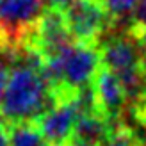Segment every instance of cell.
Returning <instances> with one entry per match:
<instances>
[{
  "label": "cell",
  "instance_id": "cell-9",
  "mask_svg": "<svg viewBox=\"0 0 146 146\" xmlns=\"http://www.w3.org/2000/svg\"><path fill=\"white\" fill-rule=\"evenodd\" d=\"M112 125L100 112L80 114L73 127L68 146H105L111 137Z\"/></svg>",
  "mask_w": 146,
  "mask_h": 146
},
{
  "label": "cell",
  "instance_id": "cell-18",
  "mask_svg": "<svg viewBox=\"0 0 146 146\" xmlns=\"http://www.w3.org/2000/svg\"><path fill=\"white\" fill-rule=\"evenodd\" d=\"M62 146H68V144H62Z\"/></svg>",
  "mask_w": 146,
  "mask_h": 146
},
{
  "label": "cell",
  "instance_id": "cell-14",
  "mask_svg": "<svg viewBox=\"0 0 146 146\" xmlns=\"http://www.w3.org/2000/svg\"><path fill=\"white\" fill-rule=\"evenodd\" d=\"M130 111H132V116L135 118V121L146 130V98H143L137 105L130 107Z\"/></svg>",
  "mask_w": 146,
  "mask_h": 146
},
{
  "label": "cell",
  "instance_id": "cell-2",
  "mask_svg": "<svg viewBox=\"0 0 146 146\" xmlns=\"http://www.w3.org/2000/svg\"><path fill=\"white\" fill-rule=\"evenodd\" d=\"M45 13V0H0V54L7 59L31 39Z\"/></svg>",
  "mask_w": 146,
  "mask_h": 146
},
{
  "label": "cell",
  "instance_id": "cell-6",
  "mask_svg": "<svg viewBox=\"0 0 146 146\" xmlns=\"http://www.w3.org/2000/svg\"><path fill=\"white\" fill-rule=\"evenodd\" d=\"M98 52L102 66L112 71L114 75H121L144 66L146 50L143 43L128 31L121 36L104 41L98 46Z\"/></svg>",
  "mask_w": 146,
  "mask_h": 146
},
{
  "label": "cell",
  "instance_id": "cell-15",
  "mask_svg": "<svg viewBox=\"0 0 146 146\" xmlns=\"http://www.w3.org/2000/svg\"><path fill=\"white\" fill-rule=\"evenodd\" d=\"M0 146H9V125L0 119Z\"/></svg>",
  "mask_w": 146,
  "mask_h": 146
},
{
  "label": "cell",
  "instance_id": "cell-4",
  "mask_svg": "<svg viewBox=\"0 0 146 146\" xmlns=\"http://www.w3.org/2000/svg\"><path fill=\"white\" fill-rule=\"evenodd\" d=\"M27 43L38 48L45 59L61 57L75 45L70 34L66 18H64V13L61 9H52V7L45 9L34 34Z\"/></svg>",
  "mask_w": 146,
  "mask_h": 146
},
{
  "label": "cell",
  "instance_id": "cell-5",
  "mask_svg": "<svg viewBox=\"0 0 146 146\" xmlns=\"http://www.w3.org/2000/svg\"><path fill=\"white\" fill-rule=\"evenodd\" d=\"M64 89L70 94H77L82 87L93 84L96 73L102 68L98 46L91 45H73L61 57Z\"/></svg>",
  "mask_w": 146,
  "mask_h": 146
},
{
  "label": "cell",
  "instance_id": "cell-8",
  "mask_svg": "<svg viewBox=\"0 0 146 146\" xmlns=\"http://www.w3.org/2000/svg\"><path fill=\"white\" fill-rule=\"evenodd\" d=\"M93 91H94V98H96L98 112L105 116L111 123L119 121L123 112L128 107L119 78L112 71L102 66L93 80Z\"/></svg>",
  "mask_w": 146,
  "mask_h": 146
},
{
  "label": "cell",
  "instance_id": "cell-17",
  "mask_svg": "<svg viewBox=\"0 0 146 146\" xmlns=\"http://www.w3.org/2000/svg\"><path fill=\"white\" fill-rule=\"evenodd\" d=\"M105 146H112V144H111V143H107V144H105Z\"/></svg>",
  "mask_w": 146,
  "mask_h": 146
},
{
  "label": "cell",
  "instance_id": "cell-13",
  "mask_svg": "<svg viewBox=\"0 0 146 146\" xmlns=\"http://www.w3.org/2000/svg\"><path fill=\"white\" fill-rule=\"evenodd\" d=\"M7 80H9V70H7V62H5V55L0 54V104H2L5 87H7Z\"/></svg>",
  "mask_w": 146,
  "mask_h": 146
},
{
  "label": "cell",
  "instance_id": "cell-10",
  "mask_svg": "<svg viewBox=\"0 0 146 146\" xmlns=\"http://www.w3.org/2000/svg\"><path fill=\"white\" fill-rule=\"evenodd\" d=\"M9 146H48L36 121L9 125Z\"/></svg>",
  "mask_w": 146,
  "mask_h": 146
},
{
  "label": "cell",
  "instance_id": "cell-12",
  "mask_svg": "<svg viewBox=\"0 0 146 146\" xmlns=\"http://www.w3.org/2000/svg\"><path fill=\"white\" fill-rule=\"evenodd\" d=\"M128 25H130L128 32L134 34L135 38L146 36V0H139V2H137Z\"/></svg>",
  "mask_w": 146,
  "mask_h": 146
},
{
  "label": "cell",
  "instance_id": "cell-11",
  "mask_svg": "<svg viewBox=\"0 0 146 146\" xmlns=\"http://www.w3.org/2000/svg\"><path fill=\"white\" fill-rule=\"evenodd\" d=\"M105 5V11L109 18L112 21V27L121 23V21H128L132 18V13L139 0H102Z\"/></svg>",
  "mask_w": 146,
  "mask_h": 146
},
{
  "label": "cell",
  "instance_id": "cell-3",
  "mask_svg": "<svg viewBox=\"0 0 146 146\" xmlns=\"http://www.w3.org/2000/svg\"><path fill=\"white\" fill-rule=\"evenodd\" d=\"M62 13L77 45L98 46L104 32L112 29V21L102 0H71Z\"/></svg>",
  "mask_w": 146,
  "mask_h": 146
},
{
  "label": "cell",
  "instance_id": "cell-16",
  "mask_svg": "<svg viewBox=\"0 0 146 146\" xmlns=\"http://www.w3.org/2000/svg\"><path fill=\"white\" fill-rule=\"evenodd\" d=\"M45 2L48 4V7H52V9H61V11H64V9H66V5L71 2V0H45Z\"/></svg>",
  "mask_w": 146,
  "mask_h": 146
},
{
  "label": "cell",
  "instance_id": "cell-7",
  "mask_svg": "<svg viewBox=\"0 0 146 146\" xmlns=\"http://www.w3.org/2000/svg\"><path fill=\"white\" fill-rule=\"evenodd\" d=\"M78 116H80V111L75 102V96H73L54 105L36 123H38L48 146H62V144H68Z\"/></svg>",
  "mask_w": 146,
  "mask_h": 146
},
{
  "label": "cell",
  "instance_id": "cell-1",
  "mask_svg": "<svg viewBox=\"0 0 146 146\" xmlns=\"http://www.w3.org/2000/svg\"><path fill=\"white\" fill-rule=\"evenodd\" d=\"M57 105L39 71L14 66L0 104V119L7 125L38 121L46 111Z\"/></svg>",
  "mask_w": 146,
  "mask_h": 146
}]
</instances>
